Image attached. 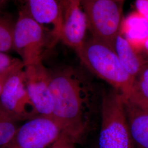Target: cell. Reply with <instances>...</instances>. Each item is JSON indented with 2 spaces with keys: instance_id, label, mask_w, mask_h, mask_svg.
Instances as JSON below:
<instances>
[{
  "instance_id": "obj_1",
  "label": "cell",
  "mask_w": 148,
  "mask_h": 148,
  "mask_svg": "<svg viewBox=\"0 0 148 148\" xmlns=\"http://www.w3.org/2000/svg\"><path fill=\"white\" fill-rule=\"evenodd\" d=\"M52 117L75 143L90 129L95 108V92L90 81L72 69L51 73Z\"/></svg>"
},
{
  "instance_id": "obj_2",
  "label": "cell",
  "mask_w": 148,
  "mask_h": 148,
  "mask_svg": "<svg viewBox=\"0 0 148 148\" xmlns=\"http://www.w3.org/2000/svg\"><path fill=\"white\" fill-rule=\"evenodd\" d=\"M82 63L91 73L108 83L127 101L132 77L127 73L114 49L92 38L76 52Z\"/></svg>"
},
{
  "instance_id": "obj_3",
  "label": "cell",
  "mask_w": 148,
  "mask_h": 148,
  "mask_svg": "<svg viewBox=\"0 0 148 148\" xmlns=\"http://www.w3.org/2000/svg\"><path fill=\"white\" fill-rule=\"evenodd\" d=\"M101 110L99 148H134L121 95L113 88L104 93Z\"/></svg>"
},
{
  "instance_id": "obj_4",
  "label": "cell",
  "mask_w": 148,
  "mask_h": 148,
  "mask_svg": "<svg viewBox=\"0 0 148 148\" xmlns=\"http://www.w3.org/2000/svg\"><path fill=\"white\" fill-rule=\"evenodd\" d=\"M122 3L114 0H81L92 38L112 48L121 30Z\"/></svg>"
},
{
  "instance_id": "obj_5",
  "label": "cell",
  "mask_w": 148,
  "mask_h": 148,
  "mask_svg": "<svg viewBox=\"0 0 148 148\" xmlns=\"http://www.w3.org/2000/svg\"><path fill=\"white\" fill-rule=\"evenodd\" d=\"M42 26L32 18L26 9L19 13L13 27V50L20 56L24 66L42 61L45 42Z\"/></svg>"
},
{
  "instance_id": "obj_6",
  "label": "cell",
  "mask_w": 148,
  "mask_h": 148,
  "mask_svg": "<svg viewBox=\"0 0 148 148\" xmlns=\"http://www.w3.org/2000/svg\"><path fill=\"white\" fill-rule=\"evenodd\" d=\"M24 68L11 75L0 95V114L17 122L39 115L27 91Z\"/></svg>"
},
{
  "instance_id": "obj_7",
  "label": "cell",
  "mask_w": 148,
  "mask_h": 148,
  "mask_svg": "<svg viewBox=\"0 0 148 148\" xmlns=\"http://www.w3.org/2000/svg\"><path fill=\"white\" fill-rule=\"evenodd\" d=\"M62 133L52 117L38 115L19 126L10 142L0 148H49Z\"/></svg>"
},
{
  "instance_id": "obj_8",
  "label": "cell",
  "mask_w": 148,
  "mask_h": 148,
  "mask_svg": "<svg viewBox=\"0 0 148 148\" xmlns=\"http://www.w3.org/2000/svg\"><path fill=\"white\" fill-rule=\"evenodd\" d=\"M27 91L39 115L52 117L51 73L42 61L24 66Z\"/></svg>"
},
{
  "instance_id": "obj_9",
  "label": "cell",
  "mask_w": 148,
  "mask_h": 148,
  "mask_svg": "<svg viewBox=\"0 0 148 148\" xmlns=\"http://www.w3.org/2000/svg\"><path fill=\"white\" fill-rule=\"evenodd\" d=\"M87 30L81 0H64L63 23L58 38L76 52L85 43Z\"/></svg>"
},
{
  "instance_id": "obj_10",
  "label": "cell",
  "mask_w": 148,
  "mask_h": 148,
  "mask_svg": "<svg viewBox=\"0 0 148 148\" xmlns=\"http://www.w3.org/2000/svg\"><path fill=\"white\" fill-rule=\"evenodd\" d=\"M29 14L43 25L53 27L54 35L58 37L63 17L64 0H25Z\"/></svg>"
},
{
  "instance_id": "obj_11",
  "label": "cell",
  "mask_w": 148,
  "mask_h": 148,
  "mask_svg": "<svg viewBox=\"0 0 148 148\" xmlns=\"http://www.w3.org/2000/svg\"><path fill=\"white\" fill-rule=\"evenodd\" d=\"M127 122L134 144L148 148V109L125 101Z\"/></svg>"
},
{
  "instance_id": "obj_12",
  "label": "cell",
  "mask_w": 148,
  "mask_h": 148,
  "mask_svg": "<svg viewBox=\"0 0 148 148\" xmlns=\"http://www.w3.org/2000/svg\"><path fill=\"white\" fill-rule=\"evenodd\" d=\"M112 48L124 69L132 79L147 65L139 52L121 32L116 37Z\"/></svg>"
},
{
  "instance_id": "obj_13",
  "label": "cell",
  "mask_w": 148,
  "mask_h": 148,
  "mask_svg": "<svg viewBox=\"0 0 148 148\" xmlns=\"http://www.w3.org/2000/svg\"><path fill=\"white\" fill-rule=\"evenodd\" d=\"M120 32L138 51L148 37V21L137 12L122 20Z\"/></svg>"
},
{
  "instance_id": "obj_14",
  "label": "cell",
  "mask_w": 148,
  "mask_h": 148,
  "mask_svg": "<svg viewBox=\"0 0 148 148\" xmlns=\"http://www.w3.org/2000/svg\"><path fill=\"white\" fill-rule=\"evenodd\" d=\"M125 101L148 109V64L133 79L130 95Z\"/></svg>"
},
{
  "instance_id": "obj_15",
  "label": "cell",
  "mask_w": 148,
  "mask_h": 148,
  "mask_svg": "<svg viewBox=\"0 0 148 148\" xmlns=\"http://www.w3.org/2000/svg\"><path fill=\"white\" fill-rule=\"evenodd\" d=\"M18 122L0 114V148L9 143L13 137L19 126Z\"/></svg>"
},
{
  "instance_id": "obj_16",
  "label": "cell",
  "mask_w": 148,
  "mask_h": 148,
  "mask_svg": "<svg viewBox=\"0 0 148 148\" xmlns=\"http://www.w3.org/2000/svg\"><path fill=\"white\" fill-rule=\"evenodd\" d=\"M14 25L0 18V52L7 53L13 50V32Z\"/></svg>"
},
{
  "instance_id": "obj_17",
  "label": "cell",
  "mask_w": 148,
  "mask_h": 148,
  "mask_svg": "<svg viewBox=\"0 0 148 148\" xmlns=\"http://www.w3.org/2000/svg\"><path fill=\"white\" fill-rule=\"evenodd\" d=\"M23 63L21 59L16 58L7 53L0 52V73Z\"/></svg>"
},
{
  "instance_id": "obj_18",
  "label": "cell",
  "mask_w": 148,
  "mask_h": 148,
  "mask_svg": "<svg viewBox=\"0 0 148 148\" xmlns=\"http://www.w3.org/2000/svg\"><path fill=\"white\" fill-rule=\"evenodd\" d=\"M76 143L66 133L62 132L58 139L49 148H75Z\"/></svg>"
},
{
  "instance_id": "obj_19",
  "label": "cell",
  "mask_w": 148,
  "mask_h": 148,
  "mask_svg": "<svg viewBox=\"0 0 148 148\" xmlns=\"http://www.w3.org/2000/svg\"><path fill=\"white\" fill-rule=\"evenodd\" d=\"M24 68V64L22 63L19 64L18 65L15 66L13 68H11L10 69H8L3 72L0 73V95L2 92V90L3 89V87L5 85L8 79V78L10 77L12 74H13L16 71L23 69Z\"/></svg>"
},
{
  "instance_id": "obj_20",
  "label": "cell",
  "mask_w": 148,
  "mask_h": 148,
  "mask_svg": "<svg viewBox=\"0 0 148 148\" xmlns=\"http://www.w3.org/2000/svg\"><path fill=\"white\" fill-rule=\"evenodd\" d=\"M137 12L148 21V0H134Z\"/></svg>"
},
{
  "instance_id": "obj_21",
  "label": "cell",
  "mask_w": 148,
  "mask_h": 148,
  "mask_svg": "<svg viewBox=\"0 0 148 148\" xmlns=\"http://www.w3.org/2000/svg\"><path fill=\"white\" fill-rule=\"evenodd\" d=\"M138 52L141 55L146 64H148V37L143 42Z\"/></svg>"
},
{
  "instance_id": "obj_22",
  "label": "cell",
  "mask_w": 148,
  "mask_h": 148,
  "mask_svg": "<svg viewBox=\"0 0 148 148\" xmlns=\"http://www.w3.org/2000/svg\"><path fill=\"white\" fill-rule=\"evenodd\" d=\"M114 1H119V2H123L125 0H114Z\"/></svg>"
},
{
  "instance_id": "obj_23",
  "label": "cell",
  "mask_w": 148,
  "mask_h": 148,
  "mask_svg": "<svg viewBox=\"0 0 148 148\" xmlns=\"http://www.w3.org/2000/svg\"><path fill=\"white\" fill-rule=\"evenodd\" d=\"M2 1V0H0V2H1Z\"/></svg>"
}]
</instances>
